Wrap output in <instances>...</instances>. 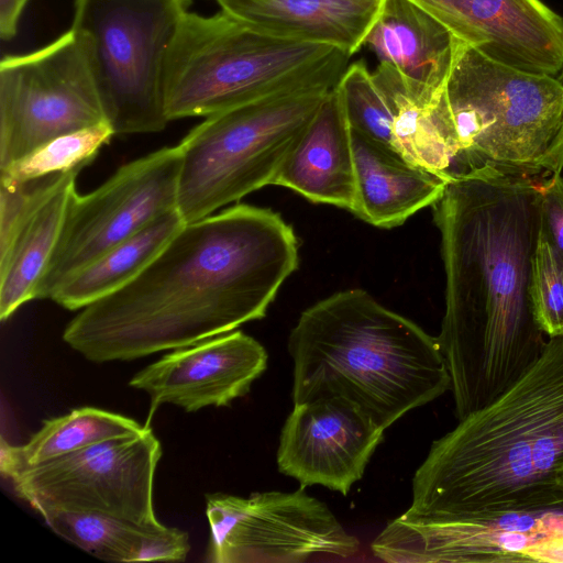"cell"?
I'll use <instances>...</instances> for the list:
<instances>
[{
    "label": "cell",
    "instance_id": "cell-30",
    "mask_svg": "<svg viewBox=\"0 0 563 563\" xmlns=\"http://www.w3.org/2000/svg\"><path fill=\"white\" fill-rule=\"evenodd\" d=\"M563 80V69L559 74ZM563 169V123L545 162V175H558Z\"/></svg>",
    "mask_w": 563,
    "mask_h": 563
},
{
    "label": "cell",
    "instance_id": "cell-6",
    "mask_svg": "<svg viewBox=\"0 0 563 563\" xmlns=\"http://www.w3.org/2000/svg\"><path fill=\"white\" fill-rule=\"evenodd\" d=\"M350 57L333 46L271 35L223 10H189L165 58V112L169 121L206 118L292 87L339 82Z\"/></svg>",
    "mask_w": 563,
    "mask_h": 563
},
{
    "label": "cell",
    "instance_id": "cell-1",
    "mask_svg": "<svg viewBox=\"0 0 563 563\" xmlns=\"http://www.w3.org/2000/svg\"><path fill=\"white\" fill-rule=\"evenodd\" d=\"M297 267L280 214L238 203L185 223L134 279L80 309L63 340L95 363L189 346L264 318Z\"/></svg>",
    "mask_w": 563,
    "mask_h": 563
},
{
    "label": "cell",
    "instance_id": "cell-22",
    "mask_svg": "<svg viewBox=\"0 0 563 563\" xmlns=\"http://www.w3.org/2000/svg\"><path fill=\"white\" fill-rule=\"evenodd\" d=\"M184 224L177 208L164 213L73 274L49 299L65 309L78 310L119 290L155 258Z\"/></svg>",
    "mask_w": 563,
    "mask_h": 563
},
{
    "label": "cell",
    "instance_id": "cell-29",
    "mask_svg": "<svg viewBox=\"0 0 563 563\" xmlns=\"http://www.w3.org/2000/svg\"><path fill=\"white\" fill-rule=\"evenodd\" d=\"M29 0H0V36L4 41L13 38L23 9Z\"/></svg>",
    "mask_w": 563,
    "mask_h": 563
},
{
    "label": "cell",
    "instance_id": "cell-3",
    "mask_svg": "<svg viewBox=\"0 0 563 563\" xmlns=\"http://www.w3.org/2000/svg\"><path fill=\"white\" fill-rule=\"evenodd\" d=\"M563 510V335L487 406L435 440L408 516L470 519Z\"/></svg>",
    "mask_w": 563,
    "mask_h": 563
},
{
    "label": "cell",
    "instance_id": "cell-11",
    "mask_svg": "<svg viewBox=\"0 0 563 563\" xmlns=\"http://www.w3.org/2000/svg\"><path fill=\"white\" fill-rule=\"evenodd\" d=\"M181 165L179 145L131 161L95 190L71 198L35 299H49L73 274L176 209Z\"/></svg>",
    "mask_w": 563,
    "mask_h": 563
},
{
    "label": "cell",
    "instance_id": "cell-18",
    "mask_svg": "<svg viewBox=\"0 0 563 563\" xmlns=\"http://www.w3.org/2000/svg\"><path fill=\"white\" fill-rule=\"evenodd\" d=\"M459 38L410 0H382L364 46L394 67L417 98L432 100L450 75Z\"/></svg>",
    "mask_w": 563,
    "mask_h": 563
},
{
    "label": "cell",
    "instance_id": "cell-21",
    "mask_svg": "<svg viewBox=\"0 0 563 563\" xmlns=\"http://www.w3.org/2000/svg\"><path fill=\"white\" fill-rule=\"evenodd\" d=\"M351 131V130H350ZM356 201L352 212L378 228L401 225L433 206L449 180L406 161L393 147L351 131Z\"/></svg>",
    "mask_w": 563,
    "mask_h": 563
},
{
    "label": "cell",
    "instance_id": "cell-19",
    "mask_svg": "<svg viewBox=\"0 0 563 563\" xmlns=\"http://www.w3.org/2000/svg\"><path fill=\"white\" fill-rule=\"evenodd\" d=\"M273 185L294 190L311 202L354 211L356 185L351 131L335 87L280 165Z\"/></svg>",
    "mask_w": 563,
    "mask_h": 563
},
{
    "label": "cell",
    "instance_id": "cell-7",
    "mask_svg": "<svg viewBox=\"0 0 563 563\" xmlns=\"http://www.w3.org/2000/svg\"><path fill=\"white\" fill-rule=\"evenodd\" d=\"M338 82L285 89L211 115L178 144L177 211L185 223L273 185L280 165Z\"/></svg>",
    "mask_w": 563,
    "mask_h": 563
},
{
    "label": "cell",
    "instance_id": "cell-12",
    "mask_svg": "<svg viewBox=\"0 0 563 563\" xmlns=\"http://www.w3.org/2000/svg\"><path fill=\"white\" fill-rule=\"evenodd\" d=\"M212 563H301L316 554L349 558L360 541L329 507L298 490L206 496Z\"/></svg>",
    "mask_w": 563,
    "mask_h": 563
},
{
    "label": "cell",
    "instance_id": "cell-8",
    "mask_svg": "<svg viewBox=\"0 0 563 563\" xmlns=\"http://www.w3.org/2000/svg\"><path fill=\"white\" fill-rule=\"evenodd\" d=\"M192 0H76L71 30L114 135L166 128L167 49Z\"/></svg>",
    "mask_w": 563,
    "mask_h": 563
},
{
    "label": "cell",
    "instance_id": "cell-23",
    "mask_svg": "<svg viewBox=\"0 0 563 563\" xmlns=\"http://www.w3.org/2000/svg\"><path fill=\"white\" fill-rule=\"evenodd\" d=\"M136 420L93 407H82L45 420L22 445L0 444V471L4 478L24 467L37 465L109 440L143 430Z\"/></svg>",
    "mask_w": 563,
    "mask_h": 563
},
{
    "label": "cell",
    "instance_id": "cell-2",
    "mask_svg": "<svg viewBox=\"0 0 563 563\" xmlns=\"http://www.w3.org/2000/svg\"><path fill=\"white\" fill-rule=\"evenodd\" d=\"M542 179L484 168L449 181L432 206L445 272L437 340L457 420L501 395L547 345L530 296Z\"/></svg>",
    "mask_w": 563,
    "mask_h": 563
},
{
    "label": "cell",
    "instance_id": "cell-17",
    "mask_svg": "<svg viewBox=\"0 0 563 563\" xmlns=\"http://www.w3.org/2000/svg\"><path fill=\"white\" fill-rule=\"evenodd\" d=\"M410 1L497 60L552 76L563 69V19L541 0Z\"/></svg>",
    "mask_w": 563,
    "mask_h": 563
},
{
    "label": "cell",
    "instance_id": "cell-4",
    "mask_svg": "<svg viewBox=\"0 0 563 563\" xmlns=\"http://www.w3.org/2000/svg\"><path fill=\"white\" fill-rule=\"evenodd\" d=\"M294 405L344 397L386 430L451 388L438 340L363 289L303 310L288 339Z\"/></svg>",
    "mask_w": 563,
    "mask_h": 563
},
{
    "label": "cell",
    "instance_id": "cell-20",
    "mask_svg": "<svg viewBox=\"0 0 563 563\" xmlns=\"http://www.w3.org/2000/svg\"><path fill=\"white\" fill-rule=\"evenodd\" d=\"M221 10L271 35L329 45L350 56L362 46L382 0H214Z\"/></svg>",
    "mask_w": 563,
    "mask_h": 563
},
{
    "label": "cell",
    "instance_id": "cell-16",
    "mask_svg": "<svg viewBox=\"0 0 563 563\" xmlns=\"http://www.w3.org/2000/svg\"><path fill=\"white\" fill-rule=\"evenodd\" d=\"M267 360L258 341L234 330L165 354L129 385L150 396L151 415L164 404L195 412L243 397L265 372Z\"/></svg>",
    "mask_w": 563,
    "mask_h": 563
},
{
    "label": "cell",
    "instance_id": "cell-25",
    "mask_svg": "<svg viewBox=\"0 0 563 563\" xmlns=\"http://www.w3.org/2000/svg\"><path fill=\"white\" fill-rule=\"evenodd\" d=\"M114 136L108 121L56 136L0 169L2 183H26L82 169Z\"/></svg>",
    "mask_w": 563,
    "mask_h": 563
},
{
    "label": "cell",
    "instance_id": "cell-14",
    "mask_svg": "<svg viewBox=\"0 0 563 563\" xmlns=\"http://www.w3.org/2000/svg\"><path fill=\"white\" fill-rule=\"evenodd\" d=\"M384 431L344 397L294 405L280 432L278 471L300 483L346 496L364 474Z\"/></svg>",
    "mask_w": 563,
    "mask_h": 563
},
{
    "label": "cell",
    "instance_id": "cell-27",
    "mask_svg": "<svg viewBox=\"0 0 563 563\" xmlns=\"http://www.w3.org/2000/svg\"><path fill=\"white\" fill-rule=\"evenodd\" d=\"M530 296L544 334L563 335V263L541 232L532 257Z\"/></svg>",
    "mask_w": 563,
    "mask_h": 563
},
{
    "label": "cell",
    "instance_id": "cell-5",
    "mask_svg": "<svg viewBox=\"0 0 563 563\" xmlns=\"http://www.w3.org/2000/svg\"><path fill=\"white\" fill-rule=\"evenodd\" d=\"M431 122L434 170L449 181L484 168L544 178L563 123V80L514 67L459 40Z\"/></svg>",
    "mask_w": 563,
    "mask_h": 563
},
{
    "label": "cell",
    "instance_id": "cell-9",
    "mask_svg": "<svg viewBox=\"0 0 563 563\" xmlns=\"http://www.w3.org/2000/svg\"><path fill=\"white\" fill-rule=\"evenodd\" d=\"M107 121L82 47L70 29L0 62V169L47 141Z\"/></svg>",
    "mask_w": 563,
    "mask_h": 563
},
{
    "label": "cell",
    "instance_id": "cell-24",
    "mask_svg": "<svg viewBox=\"0 0 563 563\" xmlns=\"http://www.w3.org/2000/svg\"><path fill=\"white\" fill-rule=\"evenodd\" d=\"M42 517L53 532L68 542L100 560L121 563L140 562L146 541L165 527L86 511H51Z\"/></svg>",
    "mask_w": 563,
    "mask_h": 563
},
{
    "label": "cell",
    "instance_id": "cell-13",
    "mask_svg": "<svg viewBox=\"0 0 563 563\" xmlns=\"http://www.w3.org/2000/svg\"><path fill=\"white\" fill-rule=\"evenodd\" d=\"M563 536V510L429 520L405 512L372 542L390 563L530 562L529 552Z\"/></svg>",
    "mask_w": 563,
    "mask_h": 563
},
{
    "label": "cell",
    "instance_id": "cell-26",
    "mask_svg": "<svg viewBox=\"0 0 563 563\" xmlns=\"http://www.w3.org/2000/svg\"><path fill=\"white\" fill-rule=\"evenodd\" d=\"M335 88L350 130L393 147L394 111L367 66L350 64Z\"/></svg>",
    "mask_w": 563,
    "mask_h": 563
},
{
    "label": "cell",
    "instance_id": "cell-15",
    "mask_svg": "<svg viewBox=\"0 0 563 563\" xmlns=\"http://www.w3.org/2000/svg\"><path fill=\"white\" fill-rule=\"evenodd\" d=\"M82 169L26 183L0 181V320L35 299Z\"/></svg>",
    "mask_w": 563,
    "mask_h": 563
},
{
    "label": "cell",
    "instance_id": "cell-10",
    "mask_svg": "<svg viewBox=\"0 0 563 563\" xmlns=\"http://www.w3.org/2000/svg\"><path fill=\"white\" fill-rule=\"evenodd\" d=\"M161 456V442L145 424L136 434L24 467L9 481L41 516L97 512L158 528L153 486Z\"/></svg>",
    "mask_w": 563,
    "mask_h": 563
},
{
    "label": "cell",
    "instance_id": "cell-28",
    "mask_svg": "<svg viewBox=\"0 0 563 563\" xmlns=\"http://www.w3.org/2000/svg\"><path fill=\"white\" fill-rule=\"evenodd\" d=\"M540 232L563 263V177L561 174L542 179Z\"/></svg>",
    "mask_w": 563,
    "mask_h": 563
}]
</instances>
